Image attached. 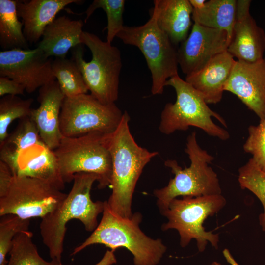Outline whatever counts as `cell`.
<instances>
[{
  "instance_id": "7a4b0ae2",
  "label": "cell",
  "mask_w": 265,
  "mask_h": 265,
  "mask_svg": "<svg viewBox=\"0 0 265 265\" xmlns=\"http://www.w3.org/2000/svg\"><path fill=\"white\" fill-rule=\"evenodd\" d=\"M98 181V176L93 173L75 174L72 188L64 200L42 218L40 235L51 259L61 261L66 224L70 220H79L89 232H93L98 225L97 218L103 212L104 202H93L90 195L92 185Z\"/></svg>"
},
{
  "instance_id": "e0dca14e",
  "label": "cell",
  "mask_w": 265,
  "mask_h": 265,
  "mask_svg": "<svg viewBox=\"0 0 265 265\" xmlns=\"http://www.w3.org/2000/svg\"><path fill=\"white\" fill-rule=\"evenodd\" d=\"M235 61L226 51L212 58L200 70L186 76L185 80L202 95L208 104H216L222 99Z\"/></svg>"
},
{
  "instance_id": "9a60e30c",
  "label": "cell",
  "mask_w": 265,
  "mask_h": 265,
  "mask_svg": "<svg viewBox=\"0 0 265 265\" xmlns=\"http://www.w3.org/2000/svg\"><path fill=\"white\" fill-rule=\"evenodd\" d=\"M251 0H237L232 37L227 51L238 60L254 62L263 59L265 33L249 12Z\"/></svg>"
},
{
  "instance_id": "d6a6232c",
  "label": "cell",
  "mask_w": 265,
  "mask_h": 265,
  "mask_svg": "<svg viewBox=\"0 0 265 265\" xmlns=\"http://www.w3.org/2000/svg\"><path fill=\"white\" fill-rule=\"evenodd\" d=\"M13 178V174L9 166L0 160V198L7 193Z\"/></svg>"
},
{
  "instance_id": "ba28073f",
  "label": "cell",
  "mask_w": 265,
  "mask_h": 265,
  "mask_svg": "<svg viewBox=\"0 0 265 265\" xmlns=\"http://www.w3.org/2000/svg\"><path fill=\"white\" fill-rule=\"evenodd\" d=\"M116 37L142 52L151 74V93L161 94L167 80L178 75V62L177 50L159 27L156 11L153 10L150 19L142 26H124Z\"/></svg>"
},
{
  "instance_id": "8fae6325",
  "label": "cell",
  "mask_w": 265,
  "mask_h": 265,
  "mask_svg": "<svg viewBox=\"0 0 265 265\" xmlns=\"http://www.w3.org/2000/svg\"><path fill=\"white\" fill-rule=\"evenodd\" d=\"M67 195L43 180L13 175L7 193L0 198V216L42 218L56 209Z\"/></svg>"
},
{
  "instance_id": "836d02e7",
  "label": "cell",
  "mask_w": 265,
  "mask_h": 265,
  "mask_svg": "<svg viewBox=\"0 0 265 265\" xmlns=\"http://www.w3.org/2000/svg\"><path fill=\"white\" fill-rule=\"evenodd\" d=\"M117 260L112 250H107L102 259L95 265H111L116 263Z\"/></svg>"
},
{
  "instance_id": "30bf717a",
  "label": "cell",
  "mask_w": 265,
  "mask_h": 265,
  "mask_svg": "<svg viewBox=\"0 0 265 265\" xmlns=\"http://www.w3.org/2000/svg\"><path fill=\"white\" fill-rule=\"evenodd\" d=\"M123 114L115 103L104 104L90 94L65 97L60 114V132L67 137L93 132L111 133Z\"/></svg>"
},
{
  "instance_id": "6da1fadb",
  "label": "cell",
  "mask_w": 265,
  "mask_h": 265,
  "mask_svg": "<svg viewBox=\"0 0 265 265\" xmlns=\"http://www.w3.org/2000/svg\"><path fill=\"white\" fill-rule=\"evenodd\" d=\"M130 120L128 113L125 111L119 126L111 135L112 193L107 201L114 213L128 218L133 214L132 199L137 181L145 166L158 154L138 145L131 134Z\"/></svg>"
},
{
  "instance_id": "484cf974",
  "label": "cell",
  "mask_w": 265,
  "mask_h": 265,
  "mask_svg": "<svg viewBox=\"0 0 265 265\" xmlns=\"http://www.w3.org/2000/svg\"><path fill=\"white\" fill-rule=\"evenodd\" d=\"M32 233L28 231L20 232L14 237L6 265H63L56 259L47 261L42 258L32 241Z\"/></svg>"
},
{
  "instance_id": "4fadbf2b",
  "label": "cell",
  "mask_w": 265,
  "mask_h": 265,
  "mask_svg": "<svg viewBox=\"0 0 265 265\" xmlns=\"http://www.w3.org/2000/svg\"><path fill=\"white\" fill-rule=\"evenodd\" d=\"M229 43L226 31L194 23L190 33L177 50L178 65L186 76L195 73L226 51Z\"/></svg>"
},
{
  "instance_id": "9c48e42d",
  "label": "cell",
  "mask_w": 265,
  "mask_h": 265,
  "mask_svg": "<svg viewBox=\"0 0 265 265\" xmlns=\"http://www.w3.org/2000/svg\"><path fill=\"white\" fill-rule=\"evenodd\" d=\"M226 204V200L221 194L175 198L166 209L160 212L168 219L161 226V229L163 231L173 229L177 230L182 247H186L194 239L200 252L205 250L208 242L217 249L218 234L206 231L203 224L208 217L216 214Z\"/></svg>"
},
{
  "instance_id": "5b68a950",
  "label": "cell",
  "mask_w": 265,
  "mask_h": 265,
  "mask_svg": "<svg viewBox=\"0 0 265 265\" xmlns=\"http://www.w3.org/2000/svg\"><path fill=\"white\" fill-rule=\"evenodd\" d=\"M185 152L190 161L189 167L183 169L174 159H167L164 162L174 177L167 186L154 191L160 212L166 209L170 202L178 196L221 194L217 175L210 165L214 157L199 145L195 132L188 136Z\"/></svg>"
},
{
  "instance_id": "2e32d148",
  "label": "cell",
  "mask_w": 265,
  "mask_h": 265,
  "mask_svg": "<svg viewBox=\"0 0 265 265\" xmlns=\"http://www.w3.org/2000/svg\"><path fill=\"white\" fill-rule=\"evenodd\" d=\"M65 96L57 81L39 88L38 108L33 109L30 115L35 123L43 142L54 150L59 145L62 134L60 130V114Z\"/></svg>"
},
{
  "instance_id": "7c38bea8",
  "label": "cell",
  "mask_w": 265,
  "mask_h": 265,
  "mask_svg": "<svg viewBox=\"0 0 265 265\" xmlns=\"http://www.w3.org/2000/svg\"><path fill=\"white\" fill-rule=\"evenodd\" d=\"M52 61L38 47L3 50L0 52V76L19 82L27 93H32L55 80Z\"/></svg>"
},
{
  "instance_id": "4316f807",
  "label": "cell",
  "mask_w": 265,
  "mask_h": 265,
  "mask_svg": "<svg viewBox=\"0 0 265 265\" xmlns=\"http://www.w3.org/2000/svg\"><path fill=\"white\" fill-rule=\"evenodd\" d=\"M32 98L24 99L16 95H7L0 99V144L8 135V129L15 120L30 116Z\"/></svg>"
},
{
  "instance_id": "603a6c76",
  "label": "cell",
  "mask_w": 265,
  "mask_h": 265,
  "mask_svg": "<svg viewBox=\"0 0 265 265\" xmlns=\"http://www.w3.org/2000/svg\"><path fill=\"white\" fill-rule=\"evenodd\" d=\"M237 7L236 0H210L201 6L193 7L194 23L209 28L227 32L231 41Z\"/></svg>"
},
{
  "instance_id": "277c9868",
  "label": "cell",
  "mask_w": 265,
  "mask_h": 265,
  "mask_svg": "<svg viewBox=\"0 0 265 265\" xmlns=\"http://www.w3.org/2000/svg\"><path fill=\"white\" fill-rule=\"evenodd\" d=\"M82 44L72 49V59L81 72L90 94L104 104L115 103L118 98L122 59L119 49L86 31Z\"/></svg>"
},
{
  "instance_id": "8992f818",
  "label": "cell",
  "mask_w": 265,
  "mask_h": 265,
  "mask_svg": "<svg viewBox=\"0 0 265 265\" xmlns=\"http://www.w3.org/2000/svg\"><path fill=\"white\" fill-rule=\"evenodd\" d=\"M111 133L93 132L77 137L62 136L59 145L53 151L65 183L73 181L77 173L84 172L98 176V188L110 186L112 174Z\"/></svg>"
},
{
  "instance_id": "1f68e13d",
  "label": "cell",
  "mask_w": 265,
  "mask_h": 265,
  "mask_svg": "<svg viewBox=\"0 0 265 265\" xmlns=\"http://www.w3.org/2000/svg\"><path fill=\"white\" fill-rule=\"evenodd\" d=\"M25 87L19 82L7 77L0 76V96L23 95Z\"/></svg>"
},
{
  "instance_id": "d6986e66",
  "label": "cell",
  "mask_w": 265,
  "mask_h": 265,
  "mask_svg": "<svg viewBox=\"0 0 265 265\" xmlns=\"http://www.w3.org/2000/svg\"><path fill=\"white\" fill-rule=\"evenodd\" d=\"M14 175L39 179L60 190L65 188L54 152L44 143L29 147L20 154Z\"/></svg>"
},
{
  "instance_id": "cb8c5ba5",
  "label": "cell",
  "mask_w": 265,
  "mask_h": 265,
  "mask_svg": "<svg viewBox=\"0 0 265 265\" xmlns=\"http://www.w3.org/2000/svg\"><path fill=\"white\" fill-rule=\"evenodd\" d=\"M16 4L17 0H0V45L3 50L29 49Z\"/></svg>"
},
{
  "instance_id": "e575fe53",
  "label": "cell",
  "mask_w": 265,
  "mask_h": 265,
  "mask_svg": "<svg viewBox=\"0 0 265 265\" xmlns=\"http://www.w3.org/2000/svg\"><path fill=\"white\" fill-rule=\"evenodd\" d=\"M210 265H221L217 262H214L212 264H211Z\"/></svg>"
},
{
  "instance_id": "d4e9b609",
  "label": "cell",
  "mask_w": 265,
  "mask_h": 265,
  "mask_svg": "<svg viewBox=\"0 0 265 265\" xmlns=\"http://www.w3.org/2000/svg\"><path fill=\"white\" fill-rule=\"evenodd\" d=\"M52 68L65 97L87 93L89 90L81 72L72 59L55 58L52 61Z\"/></svg>"
},
{
  "instance_id": "ac0fdd59",
  "label": "cell",
  "mask_w": 265,
  "mask_h": 265,
  "mask_svg": "<svg viewBox=\"0 0 265 265\" xmlns=\"http://www.w3.org/2000/svg\"><path fill=\"white\" fill-rule=\"evenodd\" d=\"M80 0H17L19 18L23 23V32L30 44L36 43L42 37L46 26L56 18L57 13L72 3L80 4Z\"/></svg>"
},
{
  "instance_id": "4dcf8cb0",
  "label": "cell",
  "mask_w": 265,
  "mask_h": 265,
  "mask_svg": "<svg viewBox=\"0 0 265 265\" xmlns=\"http://www.w3.org/2000/svg\"><path fill=\"white\" fill-rule=\"evenodd\" d=\"M248 136L243 145L246 153L251 157L258 166L265 172V117L257 125L248 129Z\"/></svg>"
},
{
  "instance_id": "f546056e",
  "label": "cell",
  "mask_w": 265,
  "mask_h": 265,
  "mask_svg": "<svg viewBox=\"0 0 265 265\" xmlns=\"http://www.w3.org/2000/svg\"><path fill=\"white\" fill-rule=\"evenodd\" d=\"M0 221V265H6V256L11 248L14 237L19 233L29 231L30 219L8 214Z\"/></svg>"
},
{
  "instance_id": "52a82bcc",
  "label": "cell",
  "mask_w": 265,
  "mask_h": 265,
  "mask_svg": "<svg viewBox=\"0 0 265 265\" xmlns=\"http://www.w3.org/2000/svg\"><path fill=\"white\" fill-rule=\"evenodd\" d=\"M165 86L174 89L176 100L174 103L166 104L161 112L159 127L161 133L169 135L177 131L187 130L193 126L222 140L230 138L228 132L216 124L212 118L226 128L224 119L210 109L202 95L179 75L168 80Z\"/></svg>"
},
{
  "instance_id": "3957f363",
  "label": "cell",
  "mask_w": 265,
  "mask_h": 265,
  "mask_svg": "<svg viewBox=\"0 0 265 265\" xmlns=\"http://www.w3.org/2000/svg\"><path fill=\"white\" fill-rule=\"evenodd\" d=\"M103 216L100 223L90 236L76 247L71 255H75L87 247L102 244L115 250L126 248L133 255L135 265H157L167 247L160 239H153L140 229L142 221L140 212L133 213L130 218H124L114 213L107 201H104Z\"/></svg>"
},
{
  "instance_id": "44dd1931",
  "label": "cell",
  "mask_w": 265,
  "mask_h": 265,
  "mask_svg": "<svg viewBox=\"0 0 265 265\" xmlns=\"http://www.w3.org/2000/svg\"><path fill=\"white\" fill-rule=\"evenodd\" d=\"M154 5L157 24L171 42L175 45L185 41L192 25L189 0H155Z\"/></svg>"
},
{
  "instance_id": "ffe728a7",
  "label": "cell",
  "mask_w": 265,
  "mask_h": 265,
  "mask_svg": "<svg viewBox=\"0 0 265 265\" xmlns=\"http://www.w3.org/2000/svg\"><path fill=\"white\" fill-rule=\"evenodd\" d=\"M83 22L63 15L56 18L45 28L38 47L49 58H64L70 49L82 44Z\"/></svg>"
},
{
  "instance_id": "5bb4252c",
  "label": "cell",
  "mask_w": 265,
  "mask_h": 265,
  "mask_svg": "<svg viewBox=\"0 0 265 265\" xmlns=\"http://www.w3.org/2000/svg\"><path fill=\"white\" fill-rule=\"evenodd\" d=\"M224 91L236 95L260 120L265 117V59L254 62L236 60Z\"/></svg>"
},
{
  "instance_id": "7402d4cb",
  "label": "cell",
  "mask_w": 265,
  "mask_h": 265,
  "mask_svg": "<svg viewBox=\"0 0 265 265\" xmlns=\"http://www.w3.org/2000/svg\"><path fill=\"white\" fill-rule=\"evenodd\" d=\"M42 143L38 129L30 117L21 119L15 130L0 144V160L9 166L14 175L20 154L26 149Z\"/></svg>"
},
{
  "instance_id": "f1b7e54d",
  "label": "cell",
  "mask_w": 265,
  "mask_h": 265,
  "mask_svg": "<svg viewBox=\"0 0 265 265\" xmlns=\"http://www.w3.org/2000/svg\"><path fill=\"white\" fill-rule=\"evenodd\" d=\"M124 0H94L88 7L85 22L95 10L102 8L106 13L107 19L106 41L112 44L114 38L124 27L123 14L125 9Z\"/></svg>"
},
{
  "instance_id": "83f0119b",
  "label": "cell",
  "mask_w": 265,
  "mask_h": 265,
  "mask_svg": "<svg viewBox=\"0 0 265 265\" xmlns=\"http://www.w3.org/2000/svg\"><path fill=\"white\" fill-rule=\"evenodd\" d=\"M238 181L242 189L252 192L261 202L263 212L259 216V224L265 232V172L251 158L239 168Z\"/></svg>"
}]
</instances>
